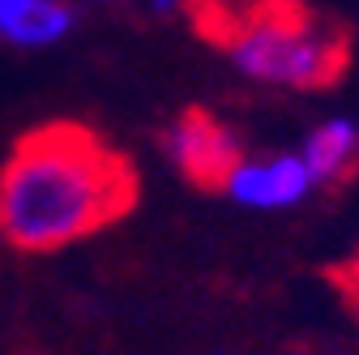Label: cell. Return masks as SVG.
Here are the masks:
<instances>
[{"mask_svg":"<svg viewBox=\"0 0 359 355\" xmlns=\"http://www.w3.org/2000/svg\"><path fill=\"white\" fill-rule=\"evenodd\" d=\"M193 22L227 60L257 86L278 91H330L351 65V34L299 0H248L231 9L222 0H193Z\"/></svg>","mask_w":359,"mask_h":355,"instance_id":"cell-2","label":"cell"},{"mask_svg":"<svg viewBox=\"0 0 359 355\" xmlns=\"http://www.w3.org/2000/svg\"><path fill=\"white\" fill-rule=\"evenodd\" d=\"M312 189H317V180H312L304 154H265V159H240L222 193L244 210H291Z\"/></svg>","mask_w":359,"mask_h":355,"instance_id":"cell-4","label":"cell"},{"mask_svg":"<svg viewBox=\"0 0 359 355\" xmlns=\"http://www.w3.org/2000/svg\"><path fill=\"white\" fill-rule=\"evenodd\" d=\"M77 26L69 0H0V39L13 48H52Z\"/></svg>","mask_w":359,"mask_h":355,"instance_id":"cell-5","label":"cell"},{"mask_svg":"<svg viewBox=\"0 0 359 355\" xmlns=\"http://www.w3.org/2000/svg\"><path fill=\"white\" fill-rule=\"evenodd\" d=\"M137 167L86 124H43L0 167V236L18 253H56L107 232L137 206Z\"/></svg>","mask_w":359,"mask_h":355,"instance_id":"cell-1","label":"cell"},{"mask_svg":"<svg viewBox=\"0 0 359 355\" xmlns=\"http://www.w3.org/2000/svg\"><path fill=\"white\" fill-rule=\"evenodd\" d=\"M355 279H359V265H355Z\"/></svg>","mask_w":359,"mask_h":355,"instance_id":"cell-8","label":"cell"},{"mask_svg":"<svg viewBox=\"0 0 359 355\" xmlns=\"http://www.w3.org/2000/svg\"><path fill=\"white\" fill-rule=\"evenodd\" d=\"M163 154L193 189L222 193L227 189V175L244 159V142H240V133L227 120H218L214 112L189 107L163 128Z\"/></svg>","mask_w":359,"mask_h":355,"instance_id":"cell-3","label":"cell"},{"mask_svg":"<svg viewBox=\"0 0 359 355\" xmlns=\"http://www.w3.org/2000/svg\"><path fill=\"white\" fill-rule=\"evenodd\" d=\"M95 5H146V0H95Z\"/></svg>","mask_w":359,"mask_h":355,"instance_id":"cell-7","label":"cell"},{"mask_svg":"<svg viewBox=\"0 0 359 355\" xmlns=\"http://www.w3.org/2000/svg\"><path fill=\"white\" fill-rule=\"evenodd\" d=\"M304 163L312 171V180L334 189L342 180H351L355 167H359V124L346 120V116H330L321 120L317 128L308 133V142H304Z\"/></svg>","mask_w":359,"mask_h":355,"instance_id":"cell-6","label":"cell"}]
</instances>
